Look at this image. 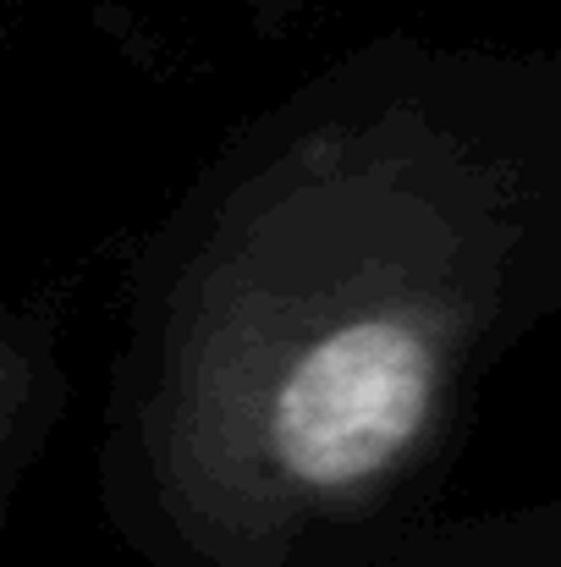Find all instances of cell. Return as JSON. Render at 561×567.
<instances>
[{
	"label": "cell",
	"instance_id": "1",
	"mask_svg": "<svg viewBox=\"0 0 561 567\" xmlns=\"http://www.w3.org/2000/svg\"><path fill=\"white\" fill-rule=\"evenodd\" d=\"M440 396V348L407 315L320 331L270 396V457L303 491H359L396 468Z\"/></svg>",
	"mask_w": 561,
	"mask_h": 567
}]
</instances>
